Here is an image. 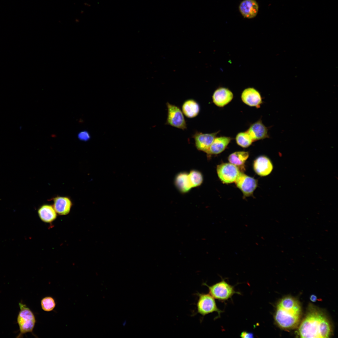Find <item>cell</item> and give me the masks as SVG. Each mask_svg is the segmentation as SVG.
I'll list each match as a JSON object with an SVG mask.
<instances>
[{
    "label": "cell",
    "instance_id": "277c9868",
    "mask_svg": "<svg viewBox=\"0 0 338 338\" xmlns=\"http://www.w3.org/2000/svg\"><path fill=\"white\" fill-rule=\"evenodd\" d=\"M202 285L208 288L209 294L214 299L220 301L227 300L235 294H241L239 292L235 290L233 286L223 279L211 286L208 285L205 283H203Z\"/></svg>",
    "mask_w": 338,
    "mask_h": 338
},
{
    "label": "cell",
    "instance_id": "7402d4cb",
    "mask_svg": "<svg viewBox=\"0 0 338 338\" xmlns=\"http://www.w3.org/2000/svg\"><path fill=\"white\" fill-rule=\"evenodd\" d=\"M189 179L192 187L200 186L203 181V177L202 173L199 171L193 170L188 173Z\"/></svg>",
    "mask_w": 338,
    "mask_h": 338
},
{
    "label": "cell",
    "instance_id": "4fadbf2b",
    "mask_svg": "<svg viewBox=\"0 0 338 338\" xmlns=\"http://www.w3.org/2000/svg\"><path fill=\"white\" fill-rule=\"evenodd\" d=\"M253 168L258 175L261 176H265L269 175L273 169V165L268 158L262 156L255 160Z\"/></svg>",
    "mask_w": 338,
    "mask_h": 338
},
{
    "label": "cell",
    "instance_id": "d4e9b609",
    "mask_svg": "<svg viewBox=\"0 0 338 338\" xmlns=\"http://www.w3.org/2000/svg\"><path fill=\"white\" fill-rule=\"evenodd\" d=\"M240 336L242 338H253L254 335L253 333L243 331L241 333Z\"/></svg>",
    "mask_w": 338,
    "mask_h": 338
},
{
    "label": "cell",
    "instance_id": "7a4b0ae2",
    "mask_svg": "<svg viewBox=\"0 0 338 338\" xmlns=\"http://www.w3.org/2000/svg\"><path fill=\"white\" fill-rule=\"evenodd\" d=\"M301 308L299 301L289 296L283 297L277 303L274 315L276 324L280 328L291 330L299 325Z\"/></svg>",
    "mask_w": 338,
    "mask_h": 338
},
{
    "label": "cell",
    "instance_id": "9c48e42d",
    "mask_svg": "<svg viewBox=\"0 0 338 338\" xmlns=\"http://www.w3.org/2000/svg\"><path fill=\"white\" fill-rule=\"evenodd\" d=\"M219 131L211 133L196 132L192 137L194 139L197 149L206 153Z\"/></svg>",
    "mask_w": 338,
    "mask_h": 338
},
{
    "label": "cell",
    "instance_id": "52a82bcc",
    "mask_svg": "<svg viewBox=\"0 0 338 338\" xmlns=\"http://www.w3.org/2000/svg\"><path fill=\"white\" fill-rule=\"evenodd\" d=\"M217 172L221 181L226 184L235 182L240 172L237 166L231 163L218 165Z\"/></svg>",
    "mask_w": 338,
    "mask_h": 338
},
{
    "label": "cell",
    "instance_id": "ac0fdd59",
    "mask_svg": "<svg viewBox=\"0 0 338 338\" xmlns=\"http://www.w3.org/2000/svg\"><path fill=\"white\" fill-rule=\"evenodd\" d=\"M174 184L178 190L182 193H187L192 188L189 179L188 173L185 172L179 173L176 176Z\"/></svg>",
    "mask_w": 338,
    "mask_h": 338
},
{
    "label": "cell",
    "instance_id": "484cf974",
    "mask_svg": "<svg viewBox=\"0 0 338 338\" xmlns=\"http://www.w3.org/2000/svg\"><path fill=\"white\" fill-rule=\"evenodd\" d=\"M310 299L311 301L315 302L316 301L317 298L315 295L313 294L311 295Z\"/></svg>",
    "mask_w": 338,
    "mask_h": 338
},
{
    "label": "cell",
    "instance_id": "44dd1931",
    "mask_svg": "<svg viewBox=\"0 0 338 338\" xmlns=\"http://www.w3.org/2000/svg\"><path fill=\"white\" fill-rule=\"evenodd\" d=\"M235 140L238 145L244 148L249 147L253 142L246 131L238 133L236 136Z\"/></svg>",
    "mask_w": 338,
    "mask_h": 338
},
{
    "label": "cell",
    "instance_id": "cb8c5ba5",
    "mask_svg": "<svg viewBox=\"0 0 338 338\" xmlns=\"http://www.w3.org/2000/svg\"><path fill=\"white\" fill-rule=\"evenodd\" d=\"M90 133L87 131H80L78 134V138L79 140L83 141H87L90 140Z\"/></svg>",
    "mask_w": 338,
    "mask_h": 338
},
{
    "label": "cell",
    "instance_id": "ffe728a7",
    "mask_svg": "<svg viewBox=\"0 0 338 338\" xmlns=\"http://www.w3.org/2000/svg\"><path fill=\"white\" fill-rule=\"evenodd\" d=\"M249 155V153L247 151H236L230 155L228 159L230 163L236 166H240L244 164Z\"/></svg>",
    "mask_w": 338,
    "mask_h": 338
},
{
    "label": "cell",
    "instance_id": "3957f363",
    "mask_svg": "<svg viewBox=\"0 0 338 338\" xmlns=\"http://www.w3.org/2000/svg\"><path fill=\"white\" fill-rule=\"evenodd\" d=\"M20 310L17 317V323L20 333L17 337H23V334L28 332H32L36 323L34 315L26 305L19 303Z\"/></svg>",
    "mask_w": 338,
    "mask_h": 338
},
{
    "label": "cell",
    "instance_id": "6da1fadb",
    "mask_svg": "<svg viewBox=\"0 0 338 338\" xmlns=\"http://www.w3.org/2000/svg\"><path fill=\"white\" fill-rule=\"evenodd\" d=\"M332 326L328 316L320 309L310 304L299 327L301 338H328L332 333Z\"/></svg>",
    "mask_w": 338,
    "mask_h": 338
},
{
    "label": "cell",
    "instance_id": "603a6c76",
    "mask_svg": "<svg viewBox=\"0 0 338 338\" xmlns=\"http://www.w3.org/2000/svg\"><path fill=\"white\" fill-rule=\"evenodd\" d=\"M41 304L42 309L47 312L52 311L56 305L54 299L50 296L46 297L43 298L41 301Z\"/></svg>",
    "mask_w": 338,
    "mask_h": 338
},
{
    "label": "cell",
    "instance_id": "d6986e66",
    "mask_svg": "<svg viewBox=\"0 0 338 338\" xmlns=\"http://www.w3.org/2000/svg\"><path fill=\"white\" fill-rule=\"evenodd\" d=\"M38 214L41 220L46 223H50L57 217V213L53 206L50 205H43L38 209Z\"/></svg>",
    "mask_w": 338,
    "mask_h": 338
},
{
    "label": "cell",
    "instance_id": "5b68a950",
    "mask_svg": "<svg viewBox=\"0 0 338 338\" xmlns=\"http://www.w3.org/2000/svg\"><path fill=\"white\" fill-rule=\"evenodd\" d=\"M198 297L196 304L197 313L204 316L210 313L217 312L220 317L223 311L217 306L214 298L210 294L197 292Z\"/></svg>",
    "mask_w": 338,
    "mask_h": 338
},
{
    "label": "cell",
    "instance_id": "4316f807",
    "mask_svg": "<svg viewBox=\"0 0 338 338\" xmlns=\"http://www.w3.org/2000/svg\"><path fill=\"white\" fill-rule=\"evenodd\" d=\"M126 324V321H124V322H123V326H124V325H125Z\"/></svg>",
    "mask_w": 338,
    "mask_h": 338
},
{
    "label": "cell",
    "instance_id": "7c38bea8",
    "mask_svg": "<svg viewBox=\"0 0 338 338\" xmlns=\"http://www.w3.org/2000/svg\"><path fill=\"white\" fill-rule=\"evenodd\" d=\"M232 92L228 89L219 87L214 92L212 96L213 103L218 107H222L230 103L233 98Z\"/></svg>",
    "mask_w": 338,
    "mask_h": 338
},
{
    "label": "cell",
    "instance_id": "30bf717a",
    "mask_svg": "<svg viewBox=\"0 0 338 338\" xmlns=\"http://www.w3.org/2000/svg\"><path fill=\"white\" fill-rule=\"evenodd\" d=\"M241 99L246 105L259 108L263 103L261 95L257 90L253 88L245 89L242 92Z\"/></svg>",
    "mask_w": 338,
    "mask_h": 338
},
{
    "label": "cell",
    "instance_id": "9a60e30c",
    "mask_svg": "<svg viewBox=\"0 0 338 338\" xmlns=\"http://www.w3.org/2000/svg\"><path fill=\"white\" fill-rule=\"evenodd\" d=\"M232 139L228 136L216 137L206 153L210 155L221 153L225 150Z\"/></svg>",
    "mask_w": 338,
    "mask_h": 338
},
{
    "label": "cell",
    "instance_id": "2e32d148",
    "mask_svg": "<svg viewBox=\"0 0 338 338\" xmlns=\"http://www.w3.org/2000/svg\"><path fill=\"white\" fill-rule=\"evenodd\" d=\"M53 200V207L56 213L64 215L69 213L72 205L69 198L66 197L57 196L54 197Z\"/></svg>",
    "mask_w": 338,
    "mask_h": 338
},
{
    "label": "cell",
    "instance_id": "8992f818",
    "mask_svg": "<svg viewBox=\"0 0 338 338\" xmlns=\"http://www.w3.org/2000/svg\"><path fill=\"white\" fill-rule=\"evenodd\" d=\"M166 105L167 113L165 124L182 130L186 129V122L179 107L168 102L166 103Z\"/></svg>",
    "mask_w": 338,
    "mask_h": 338
},
{
    "label": "cell",
    "instance_id": "ba28073f",
    "mask_svg": "<svg viewBox=\"0 0 338 338\" xmlns=\"http://www.w3.org/2000/svg\"><path fill=\"white\" fill-rule=\"evenodd\" d=\"M235 182L245 197L252 195L258 185L257 180L241 172H240Z\"/></svg>",
    "mask_w": 338,
    "mask_h": 338
},
{
    "label": "cell",
    "instance_id": "5bb4252c",
    "mask_svg": "<svg viewBox=\"0 0 338 338\" xmlns=\"http://www.w3.org/2000/svg\"><path fill=\"white\" fill-rule=\"evenodd\" d=\"M239 9L242 16L248 19L256 16L259 10V5L255 0H244L240 3Z\"/></svg>",
    "mask_w": 338,
    "mask_h": 338
},
{
    "label": "cell",
    "instance_id": "8fae6325",
    "mask_svg": "<svg viewBox=\"0 0 338 338\" xmlns=\"http://www.w3.org/2000/svg\"><path fill=\"white\" fill-rule=\"evenodd\" d=\"M253 141L269 138L268 129L261 119L250 125L246 131Z\"/></svg>",
    "mask_w": 338,
    "mask_h": 338
},
{
    "label": "cell",
    "instance_id": "e0dca14e",
    "mask_svg": "<svg viewBox=\"0 0 338 338\" xmlns=\"http://www.w3.org/2000/svg\"><path fill=\"white\" fill-rule=\"evenodd\" d=\"M182 109L183 113L186 117L190 118L196 117L200 111L199 104L193 99L186 100L182 105Z\"/></svg>",
    "mask_w": 338,
    "mask_h": 338
}]
</instances>
